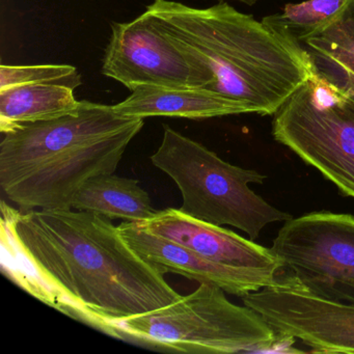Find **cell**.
<instances>
[{"label": "cell", "instance_id": "obj_7", "mask_svg": "<svg viewBox=\"0 0 354 354\" xmlns=\"http://www.w3.org/2000/svg\"><path fill=\"white\" fill-rule=\"evenodd\" d=\"M270 250L294 285L323 299L354 304V215L321 211L292 217Z\"/></svg>", "mask_w": 354, "mask_h": 354}, {"label": "cell", "instance_id": "obj_17", "mask_svg": "<svg viewBox=\"0 0 354 354\" xmlns=\"http://www.w3.org/2000/svg\"><path fill=\"white\" fill-rule=\"evenodd\" d=\"M26 84H57L75 90L82 80L77 69L70 65H1L0 91Z\"/></svg>", "mask_w": 354, "mask_h": 354}, {"label": "cell", "instance_id": "obj_6", "mask_svg": "<svg viewBox=\"0 0 354 354\" xmlns=\"http://www.w3.org/2000/svg\"><path fill=\"white\" fill-rule=\"evenodd\" d=\"M272 136L354 198V106L314 73L273 115Z\"/></svg>", "mask_w": 354, "mask_h": 354}, {"label": "cell", "instance_id": "obj_3", "mask_svg": "<svg viewBox=\"0 0 354 354\" xmlns=\"http://www.w3.org/2000/svg\"><path fill=\"white\" fill-rule=\"evenodd\" d=\"M147 11L204 62L214 77L211 91L243 103L250 113L274 115L314 75L293 37L227 3L196 9L155 0Z\"/></svg>", "mask_w": 354, "mask_h": 354}, {"label": "cell", "instance_id": "obj_4", "mask_svg": "<svg viewBox=\"0 0 354 354\" xmlns=\"http://www.w3.org/2000/svg\"><path fill=\"white\" fill-rule=\"evenodd\" d=\"M225 293L218 286L201 283L179 301L120 323L119 337L184 353L272 352L294 343Z\"/></svg>", "mask_w": 354, "mask_h": 354}, {"label": "cell", "instance_id": "obj_15", "mask_svg": "<svg viewBox=\"0 0 354 354\" xmlns=\"http://www.w3.org/2000/svg\"><path fill=\"white\" fill-rule=\"evenodd\" d=\"M74 90L57 84H26L0 91V131L45 121L77 109Z\"/></svg>", "mask_w": 354, "mask_h": 354}, {"label": "cell", "instance_id": "obj_12", "mask_svg": "<svg viewBox=\"0 0 354 354\" xmlns=\"http://www.w3.org/2000/svg\"><path fill=\"white\" fill-rule=\"evenodd\" d=\"M119 104L113 105L123 117H169L202 120L250 113L243 103L208 88H167L142 86Z\"/></svg>", "mask_w": 354, "mask_h": 354}, {"label": "cell", "instance_id": "obj_8", "mask_svg": "<svg viewBox=\"0 0 354 354\" xmlns=\"http://www.w3.org/2000/svg\"><path fill=\"white\" fill-rule=\"evenodd\" d=\"M101 73L130 91L142 86L210 90L214 84L201 57L161 30L148 11L133 21L111 24Z\"/></svg>", "mask_w": 354, "mask_h": 354}, {"label": "cell", "instance_id": "obj_5", "mask_svg": "<svg viewBox=\"0 0 354 354\" xmlns=\"http://www.w3.org/2000/svg\"><path fill=\"white\" fill-rule=\"evenodd\" d=\"M151 161L177 184L183 198L179 210L194 218L231 225L252 240L269 223L292 218L250 189V184H262L266 176L223 160L169 125H163L162 140Z\"/></svg>", "mask_w": 354, "mask_h": 354}, {"label": "cell", "instance_id": "obj_2", "mask_svg": "<svg viewBox=\"0 0 354 354\" xmlns=\"http://www.w3.org/2000/svg\"><path fill=\"white\" fill-rule=\"evenodd\" d=\"M144 119L111 105L80 101L77 109L16 126L0 142V187L21 211L71 210L78 190L113 174Z\"/></svg>", "mask_w": 354, "mask_h": 354}, {"label": "cell", "instance_id": "obj_11", "mask_svg": "<svg viewBox=\"0 0 354 354\" xmlns=\"http://www.w3.org/2000/svg\"><path fill=\"white\" fill-rule=\"evenodd\" d=\"M122 237L142 258L167 273L183 275L198 283L218 286L225 293L243 296L277 285L279 274L227 266L208 260L171 240L153 235L138 223L124 221L118 227Z\"/></svg>", "mask_w": 354, "mask_h": 354}, {"label": "cell", "instance_id": "obj_13", "mask_svg": "<svg viewBox=\"0 0 354 354\" xmlns=\"http://www.w3.org/2000/svg\"><path fill=\"white\" fill-rule=\"evenodd\" d=\"M299 43L314 73L354 106V1L330 26Z\"/></svg>", "mask_w": 354, "mask_h": 354}, {"label": "cell", "instance_id": "obj_1", "mask_svg": "<svg viewBox=\"0 0 354 354\" xmlns=\"http://www.w3.org/2000/svg\"><path fill=\"white\" fill-rule=\"evenodd\" d=\"M3 272L72 318L119 337L120 323L179 301L161 267L111 219L86 211H21L1 202Z\"/></svg>", "mask_w": 354, "mask_h": 354}, {"label": "cell", "instance_id": "obj_18", "mask_svg": "<svg viewBox=\"0 0 354 354\" xmlns=\"http://www.w3.org/2000/svg\"><path fill=\"white\" fill-rule=\"evenodd\" d=\"M216 1H218V3L237 1V3H243V5L250 6V7H252V6L256 5V3H258L259 1H261V0H216Z\"/></svg>", "mask_w": 354, "mask_h": 354}, {"label": "cell", "instance_id": "obj_10", "mask_svg": "<svg viewBox=\"0 0 354 354\" xmlns=\"http://www.w3.org/2000/svg\"><path fill=\"white\" fill-rule=\"evenodd\" d=\"M138 223L153 235L181 244L219 264L274 274L281 271V263L270 248L179 209L158 211L153 218Z\"/></svg>", "mask_w": 354, "mask_h": 354}, {"label": "cell", "instance_id": "obj_14", "mask_svg": "<svg viewBox=\"0 0 354 354\" xmlns=\"http://www.w3.org/2000/svg\"><path fill=\"white\" fill-rule=\"evenodd\" d=\"M72 209L128 223L147 221L158 213L138 180L113 174L97 176L86 182L74 196Z\"/></svg>", "mask_w": 354, "mask_h": 354}, {"label": "cell", "instance_id": "obj_16", "mask_svg": "<svg viewBox=\"0 0 354 354\" xmlns=\"http://www.w3.org/2000/svg\"><path fill=\"white\" fill-rule=\"evenodd\" d=\"M353 1L306 0L300 3H288L281 13L266 16L262 20L300 42L330 26Z\"/></svg>", "mask_w": 354, "mask_h": 354}, {"label": "cell", "instance_id": "obj_9", "mask_svg": "<svg viewBox=\"0 0 354 354\" xmlns=\"http://www.w3.org/2000/svg\"><path fill=\"white\" fill-rule=\"evenodd\" d=\"M279 335L316 353H354V304L323 299L281 273L277 285L242 297Z\"/></svg>", "mask_w": 354, "mask_h": 354}]
</instances>
